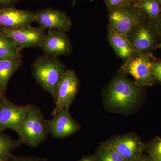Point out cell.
<instances>
[{"label": "cell", "instance_id": "1", "mask_svg": "<svg viewBox=\"0 0 161 161\" xmlns=\"http://www.w3.org/2000/svg\"><path fill=\"white\" fill-rule=\"evenodd\" d=\"M66 70L57 58L47 55L35 61L32 73L36 81L49 93L55 102L58 85Z\"/></svg>", "mask_w": 161, "mask_h": 161}, {"label": "cell", "instance_id": "2", "mask_svg": "<svg viewBox=\"0 0 161 161\" xmlns=\"http://www.w3.org/2000/svg\"><path fill=\"white\" fill-rule=\"evenodd\" d=\"M48 133L46 119L41 110L30 104L18 133L19 140L30 147H36L46 140Z\"/></svg>", "mask_w": 161, "mask_h": 161}, {"label": "cell", "instance_id": "3", "mask_svg": "<svg viewBox=\"0 0 161 161\" xmlns=\"http://www.w3.org/2000/svg\"><path fill=\"white\" fill-rule=\"evenodd\" d=\"M138 90L126 78L118 77L112 80L107 92L106 101L110 106L125 109L132 107L137 100Z\"/></svg>", "mask_w": 161, "mask_h": 161}, {"label": "cell", "instance_id": "4", "mask_svg": "<svg viewBox=\"0 0 161 161\" xmlns=\"http://www.w3.org/2000/svg\"><path fill=\"white\" fill-rule=\"evenodd\" d=\"M109 28L128 36L132 30L143 21V12L134 4L110 10Z\"/></svg>", "mask_w": 161, "mask_h": 161}, {"label": "cell", "instance_id": "5", "mask_svg": "<svg viewBox=\"0 0 161 161\" xmlns=\"http://www.w3.org/2000/svg\"><path fill=\"white\" fill-rule=\"evenodd\" d=\"M122 67L124 74L133 77L136 85L140 87L151 86L155 80L151 73V61L147 54H135L126 60Z\"/></svg>", "mask_w": 161, "mask_h": 161}, {"label": "cell", "instance_id": "6", "mask_svg": "<svg viewBox=\"0 0 161 161\" xmlns=\"http://www.w3.org/2000/svg\"><path fill=\"white\" fill-rule=\"evenodd\" d=\"M30 106L16 104L4 98L0 103V131L11 129L18 133Z\"/></svg>", "mask_w": 161, "mask_h": 161}, {"label": "cell", "instance_id": "7", "mask_svg": "<svg viewBox=\"0 0 161 161\" xmlns=\"http://www.w3.org/2000/svg\"><path fill=\"white\" fill-rule=\"evenodd\" d=\"M78 83L75 72L67 69L58 85L56 105L52 115L63 109H69L78 92Z\"/></svg>", "mask_w": 161, "mask_h": 161}, {"label": "cell", "instance_id": "8", "mask_svg": "<svg viewBox=\"0 0 161 161\" xmlns=\"http://www.w3.org/2000/svg\"><path fill=\"white\" fill-rule=\"evenodd\" d=\"M45 30L31 25L15 29L2 28L0 32L11 38L17 44L20 50L29 47H36L40 44L45 36Z\"/></svg>", "mask_w": 161, "mask_h": 161}, {"label": "cell", "instance_id": "9", "mask_svg": "<svg viewBox=\"0 0 161 161\" xmlns=\"http://www.w3.org/2000/svg\"><path fill=\"white\" fill-rule=\"evenodd\" d=\"M48 132L56 138H64L78 132L80 125L73 118L69 109L60 110L50 119H46Z\"/></svg>", "mask_w": 161, "mask_h": 161}, {"label": "cell", "instance_id": "10", "mask_svg": "<svg viewBox=\"0 0 161 161\" xmlns=\"http://www.w3.org/2000/svg\"><path fill=\"white\" fill-rule=\"evenodd\" d=\"M107 143L127 161H138L146 149L139 138L129 134L115 137Z\"/></svg>", "mask_w": 161, "mask_h": 161}, {"label": "cell", "instance_id": "11", "mask_svg": "<svg viewBox=\"0 0 161 161\" xmlns=\"http://www.w3.org/2000/svg\"><path fill=\"white\" fill-rule=\"evenodd\" d=\"M40 47L47 55L55 58L71 51L69 38L65 32L58 30H49Z\"/></svg>", "mask_w": 161, "mask_h": 161}, {"label": "cell", "instance_id": "12", "mask_svg": "<svg viewBox=\"0 0 161 161\" xmlns=\"http://www.w3.org/2000/svg\"><path fill=\"white\" fill-rule=\"evenodd\" d=\"M35 14L36 22L43 29L58 30L66 32L71 28V20L62 10L47 8L38 10Z\"/></svg>", "mask_w": 161, "mask_h": 161}, {"label": "cell", "instance_id": "13", "mask_svg": "<svg viewBox=\"0 0 161 161\" xmlns=\"http://www.w3.org/2000/svg\"><path fill=\"white\" fill-rule=\"evenodd\" d=\"M36 22L35 13L11 7L0 9V27L15 29Z\"/></svg>", "mask_w": 161, "mask_h": 161}, {"label": "cell", "instance_id": "14", "mask_svg": "<svg viewBox=\"0 0 161 161\" xmlns=\"http://www.w3.org/2000/svg\"><path fill=\"white\" fill-rule=\"evenodd\" d=\"M136 54L142 53L150 50L154 43L152 31L142 22L139 24L127 36Z\"/></svg>", "mask_w": 161, "mask_h": 161}, {"label": "cell", "instance_id": "15", "mask_svg": "<svg viewBox=\"0 0 161 161\" xmlns=\"http://www.w3.org/2000/svg\"><path fill=\"white\" fill-rule=\"evenodd\" d=\"M108 39L116 54L121 59L127 60L135 54L127 37L115 32L109 28Z\"/></svg>", "mask_w": 161, "mask_h": 161}, {"label": "cell", "instance_id": "16", "mask_svg": "<svg viewBox=\"0 0 161 161\" xmlns=\"http://www.w3.org/2000/svg\"><path fill=\"white\" fill-rule=\"evenodd\" d=\"M22 63L21 56L0 60V92L5 97L9 79Z\"/></svg>", "mask_w": 161, "mask_h": 161}, {"label": "cell", "instance_id": "17", "mask_svg": "<svg viewBox=\"0 0 161 161\" xmlns=\"http://www.w3.org/2000/svg\"><path fill=\"white\" fill-rule=\"evenodd\" d=\"M21 51L14 40L0 32V60L20 57Z\"/></svg>", "mask_w": 161, "mask_h": 161}, {"label": "cell", "instance_id": "18", "mask_svg": "<svg viewBox=\"0 0 161 161\" xmlns=\"http://www.w3.org/2000/svg\"><path fill=\"white\" fill-rule=\"evenodd\" d=\"M21 144L19 139L14 140L9 136L0 131V161L11 158V152Z\"/></svg>", "mask_w": 161, "mask_h": 161}, {"label": "cell", "instance_id": "19", "mask_svg": "<svg viewBox=\"0 0 161 161\" xmlns=\"http://www.w3.org/2000/svg\"><path fill=\"white\" fill-rule=\"evenodd\" d=\"M94 157L96 161H127L107 142L98 147Z\"/></svg>", "mask_w": 161, "mask_h": 161}, {"label": "cell", "instance_id": "20", "mask_svg": "<svg viewBox=\"0 0 161 161\" xmlns=\"http://www.w3.org/2000/svg\"><path fill=\"white\" fill-rule=\"evenodd\" d=\"M151 19H157L160 14L161 9L158 0H144L137 4H134Z\"/></svg>", "mask_w": 161, "mask_h": 161}, {"label": "cell", "instance_id": "21", "mask_svg": "<svg viewBox=\"0 0 161 161\" xmlns=\"http://www.w3.org/2000/svg\"><path fill=\"white\" fill-rule=\"evenodd\" d=\"M110 10L123 6L132 5L133 0H103Z\"/></svg>", "mask_w": 161, "mask_h": 161}, {"label": "cell", "instance_id": "22", "mask_svg": "<svg viewBox=\"0 0 161 161\" xmlns=\"http://www.w3.org/2000/svg\"><path fill=\"white\" fill-rule=\"evenodd\" d=\"M149 152L150 156L153 161H161V140L152 145Z\"/></svg>", "mask_w": 161, "mask_h": 161}, {"label": "cell", "instance_id": "23", "mask_svg": "<svg viewBox=\"0 0 161 161\" xmlns=\"http://www.w3.org/2000/svg\"><path fill=\"white\" fill-rule=\"evenodd\" d=\"M151 73L154 80L161 83V61L151 62Z\"/></svg>", "mask_w": 161, "mask_h": 161}, {"label": "cell", "instance_id": "24", "mask_svg": "<svg viewBox=\"0 0 161 161\" xmlns=\"http://www.w3.org/2000/svg\"><path fill=\"white\" fill-rule=\"evenodd\" d=\"M12 161H47L45 159L40 158L33 157H15L12 155Z\"/></svg>", "mask_w": 161, "mask_h": 161}, {"label": "cell", "instance_id": "25", "mask_svg": "<svg viewBox=\"0 0 161 161\" xmlns=\"http://www.w3.org/2000/svg\"><path fill=\"white\" fill-rule=\"evenodd\" d=\"M15 0H0V5L3 6H8L11 3H13Z\"/></svg>", "mask_w": 161, "mask_h": 161}, {"label": "cell", "instance_id": "26", "mask_svg": "<svg viewBox=\"0 0 161 161\" xmlns=\"http://www.w3.org/2000/svg\"><path fill=\"white\" fill-rule=\"evenodd\" d=\"M79 161H96V160H95L94 156H86L82 158Z\"/></svg>", "mask_w": 161, "mask_h": 161}, {"label": "cell", "instance_id": "27", "mask_svg": "<svg viewBox=\"0 0 161 161\" xmlns=\"http://www.w3.org/2000/svg\"><path fill=\"white\" fill-rule=\"evenodd\" d=\"M138 161H153L152 158L149 156H143L142 155Z\"/></svg>", "mask_w": 161, "mask_h": 161}, {"label": "cell", "instance_id": "28", "mask_svg": "<svg viewBox=\"0 0 161 161\" xmlns=\"http://www.w3.org/2000/svg\"><path fill=\"white\" fill-rule=\"evenodd\" d=\"M144 1V0H133V4H137L138 3H141L142 1Z\"/></svg>", "mask_w": 161, "mask_h": 161}, {"label": "cell", "instance_id": "29", "mask_svg": "<svg viewBox=\"0 0 161 161\" xmlns=\"http://www.w3.org/2000/svg\"><path fill=\"white\" fill-rule=\"evenodd\" d=\"M6 98V97H5V96H3V94L1 93V92H0V103L2 101V100H3L4 98Z\"/></svg>", "mask_w": 161, "mask_h": 161}, {"label": "cell", "instance_id": "30", "mask_svg": "<svg viewBox=\"0 0 161 161\" xmlns=\"http://www.w3.org/2000/svg\"><path fill=\"white\" fill-rule=\"evenodd\" d=\"M1 161H12V160L11 157V158H10Z\"/></svg>", "mask_w": 161, "mask_h": 161}, {"label": "cell", "instance_id": "31", "mask_svg": "<svg viewBox=\"0 0 161 161\" xmlns=\"http://www.w3.org/2000/svg\"><path fill=\"white\" fill-rule=\"evenodd\" d=\"M157 48H161V43H159V44H158V45H157Z\"/></svg>", "mask_w": 161, "mask_h": 161}, {"label": "cell", "instance_id": "32", "mask_svg": "<svg viewBox=\"0 0 161 161\" xmlns=\"http://www.w3.org/2000/svg\"><path fill=\"white\" fill-rule=\"evenodd\" d=\"M72 1H73V5L74 6V5H75V3H76L77 0H72Z\"/></svg>", "mask_w": 161, "mask_h": 161}, {"label": "cell", "instance_id": "33", "mask_svg": "<svg viewBox=\"0 0 161 161\" xmlns=\"http://www.w3.org/2000/svg\"><path fill=\"white\" fill-rule=\"evenodd\" d=\"M158 1L159 3H161V0H158Z\"/></svg>", "mask_w": 161, "mask_h": 161}, {"label": "cell", "instance_id": "34", "mask_svg": "<svg viewBox=\"0 0 161 161\" xmlns=\"http://www.w3.org/2000/svg\"><path fill=\"white\" fill-rule=\"evenodd\" d=\"M90 1H91V2H92V1H94V0H90Z\"/></svg>", "mask_w": 161, "mask_h": 161}]
</instances>
